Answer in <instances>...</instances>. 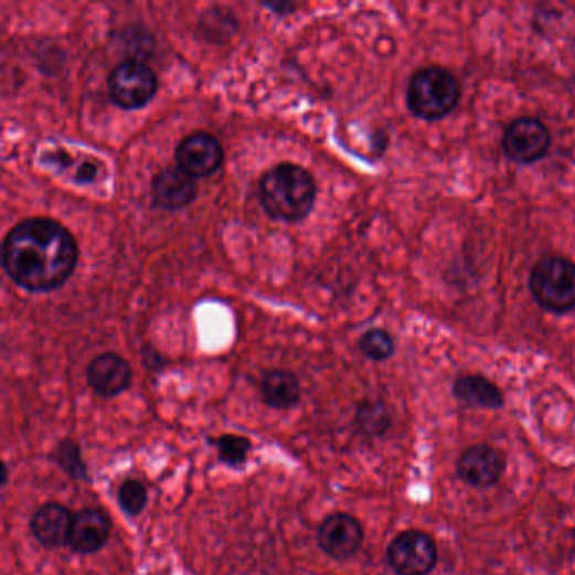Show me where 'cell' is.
Listing matches in <instances>:
<instances>
[{"label": "cell", "mask_w": 575, "mask_h": 575, "mask_svg": "<svg viewBox=\"0 0 575 575\" xmlns=\"http://www.w3.org/2000/svg\"><path fill=\"white\" fill-rule=\"evenodd\" d=\"M78 247L72 233L50 219L24 220L4 242V270L31 292H50L72 276Z\"/></svg>", "instance_id": "6da1fadb"}, {"label": "cell", "mask_w": 575, "mask_h": 575, "mask_svg": "<svg viewBox=\"0 0 575 575\" xmlns=\"http://www.w3.org/2000/svg\"><path fill=\"white\" fill-rule=\"evenodd\" d=\"M260 200L270 219L299 222L315 206V178L305 168L284 162L265 172L260 181Z\"/></svg>", "instance_id": "7a4b0ae2"}, {"label": "cell", "mask_w": 575, "mask_h": 575, "mask_svg": "<svg viewBox=\"0 0 575 575\" xmlns=\"http://www.w3.org/2000/svg\"><path fill=\"white\" fill-rule=\"evenodd\" d=\"M461 86L452 73L440 66L418 70L407 88V105L415 117L439 120L458 107Z\"/></svg>", "instance_id": "3957f363"}, {"label": "cell", "mask_w": 575, "mask_h": 575, "mask_svg": "<svg viewBox=\"0 0 575 575\" xmlns=\"http://www.w3.org/2000/svg\"><path fill=\"white\" fill-rule=\"evenodd\" d=\"M530 292L540 308L551 312L575 309V264L564 257H545L530 274Z\"/></svg>", "instance_id": "277c9868"}, {"label": "cell", "mask_w": 575, "mask_h": 575, "mask_svg": "<svg viewBox=\"0 0 575 575\" xmlns=\"http://www.w3.org/2000/svg\"><path fill=\"white\" fill-rule=\"evenodd\" d=\"M158 92V76L137 60L120 63L108 76V95L117 107L126 110L146 107Z\"/></svg>", "instance_id": "5b68a950"}, {"label": "cell", "mask_w": 575, "mask_h": 575, "mask_svg": "<svg viewBox=\"0 0 575 575\" xmlns=\"http://www.w3.org/2000/svg\"><path fill=\"white\" fill-rule=\"evenodd\" d=\"M386 557L398 575H427L436 567V543L427 533L404 532L390 543Z\"/></svg>", "instance_id": "8992f818"}, {"label": "cell", "mask_w": 575, "mask_h": 575, "mask_svg": "<svg viewBox=\"0 0 575 575\" xmlns=\"http://www.w3.org/2000/svg\"><path fill=\"white\" fill-rule=\"evenodd\" d=\"M504 155L519 164H533L551 149V132L539 118H517L504 130Z\"/></svg>", "instance_id": "52a82bcc"}, {"label": "cell", "mask_w": 575, "mask_h": 575, "mask_svg": "<svg viewBox=\"0 0 575 575\" xmlns=\"http://www.w3.org/2000/svg\"><path fill=\"white\" fill-rule=\"evenodd\" d=\"M363 529L354 517L334 513L319 526L318 543L324 554L337 561H347L360 551Z\"/></svg>", "instance_id": "ba28073f"}, {"label": "cell", "mask_w": 575, "mask_h": 575, "mask_svg": "<svg viewBox=\"0 0 575 575\" xmlns=\"http://www.w3.org/2000/svg\"><path fill=\"white\" fill-rule=\"evenodd\" d=\"M175 161L191 178H207L222 166V143L210 134H191L175 149Z\"/></svg>", "instance_id": "9c48e42d"}, {"label": "cell", "mask_w": 575, "mask_h": 575, "mask_svg": "<svg viewBox=\"0 0 575 575\" xmlns=\"http://www.w3.org/2000/svg\"><path fill=\"white\" fill-rule=\"evenodd\" d=\"M132 380V369L123 356L104 353L95 358L88 366V383L105 398L117 397Z\"/></svg>", "instance_id": "30bf717a"}, {"label": "cell", "mask_w": 575, "mask_h": 575, "mask_svg": "<svg viewBox=\"0 0 575 575\" xmlns=\"http://www.w3.org/2000/svg\"><path fill=\"white\" fill-rule=\"evenodd\" d=\"M75 514L60 503H46L34 513L31 532L34 539L46 549L68 545Z\"/></svg>", "instance_id": "8fae6325"}, {"label": "cell", "mask_w": 575, "mask_h": 575, "mask_svg": "<svg viewBox=\"0 0 575 575\" xmlns=\"http://www.w3.org/2000/svg\"><path fill=\"white\" fill-rule=\"evenodd\" d=\"M196 193V181L179 166L162 169L152 181V198L156 204L164 210L188 206L193 203Z\"/></svg>", "instance_id": "7c38bea8"}, {"label": "cell", "mask_w": 575, "mask_h": 575, "mask_svg": "<svg viewBox=\"0 0 575 575\" xmlns=\"http://www.w3.org/2000/svg\"><path fill=\"white\" fill-rule=\"evenodd\" d=\"M110 536V520L100 510L78 511L73 519L72 533H70V547L76 554L89 555L100 551Z\"/></svg>", "instance_id": "4fadbf2b"}, {"label": "cell", "mask_w": 575, "mask_h": 575, "mask_svg": "<svg viewBox=\"0 0 575 575\" xmlns=\"http://www.w3.org/2000/svg\"><path fill=\"white\" fill-rule=\"evenodd\" d=\"M459 476L472 487H491L504 471V459L490 446H475L462 454Z\"/></svg>", "instance_id": "5bb4252c"}, {"label": "cell", "mask_w": 575, "mask_h": 575, "mask_svg": "<svg viewBox=\"0 0 575 575\" xmlns=\"http://www.w3.org/2000/svg\"><path fill=\"white\" fill-rule=\"evenodd\" d=\"M262 397L274 411H287L300 401L299 380L294 373L274 370L262 382Z\"/></svg>", "instance_id": "9a60e30c"}, {"label": "cell", "mask_w": 575, "mask_h": 575, "mask_svg": "<svg viewBox=\"0 0 575 575\" xmlns=\"http://www.w3.org/2000/svg\"><path fill=\"white\" fill-rule=\"evenodd\" d=\"M454 395L475 407L498 408L503 405L500 388L482 376L468 375L456 380Z\"/></svg>", "instance_id": "2e32d148"}, {"label": "cell", "mask_w": 575, "mask_h": 575, "mask_svg": "<svg viewBox=\"0 0 575 575\" xmlns=\"http://www.w3.org/2000/svg\"><path fill=\"white\" fill-rule=\"evenodd\" d=\"M54 459L57 465L66 475L72 476L75 479H88V471H86L85 462L82 459V450H79L78 444L72 439H65L60 443L54 452Z\"/></svg>", "instance_id": "e0dca14e"}, {"label": "cell", "mask_w": 575, "mask_h": 575, "mask_svg": "<svg viewBox=\"0 0 575 575\" xmlns=\"http://www.w3.org/2000/svg\"><path fill=\"white\" fill-rule=\"evenodd\" d=\"M361 353L373 361H385L395 351V341L383 329H370L360 340Z\"/></svg>", "instance_id": "ac0fdd59"}, {"label": "cell", "mask_w": 575, "mask_h": 575, "mask_svg": "<svg viewBox=\"0 0 575 575\" xmlns=\"http://www.w3.org/2000/svg\"><path fill=\"white\" fill-rule=\"evenodd\" d=\"M215 444L220 459L225 465L236 468V466L245 465V461H247L248 450H251V440L247 437L226 434V436L216 439Z\"/></svg>", "instance_id": "d6986e66"}, {"label": "cell", "mask_w": 575, "mask_h": 575, "mask_svg": "<svg viewBox=\"0 0 575 575\" xmlns=\"http://www.w3.org/2000/svg\"><path fill=\"white\" fill-rule=\"evenodd\" d=\"M118 504L129 517L142 513L147 504V490L142 482L129 479L118 491Z\"/></svg>", "instance_id": "ffe728a7"}, {"label": "cell", "mask_w": 575, "mask_h": 575, "mask_svg": "<svg viewBox=\"0 0 575 575\" xmlns=\"http://www.w3.org/2000/svg\"><path fill=\"white\" fill-rule=\"evenodd\" d=\"M358 424L365 433L382 434L388 427V415L382 405L369 402L358 411Z\"/></svg>", "instance_id": "44dd1931"}]
</instances>
